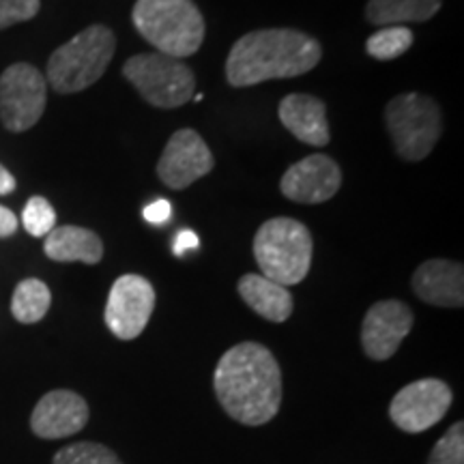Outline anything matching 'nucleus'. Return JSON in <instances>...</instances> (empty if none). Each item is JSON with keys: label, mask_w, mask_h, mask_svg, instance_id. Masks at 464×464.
Here are the masks:
<instances>
[{"label": "nucleus", "mask_w": 464, "mask_h": 464, "mask_svg": "<svg viewBox=\"0 0 464 464\" xmlns=\"http://www.w3.org/2000/svg\"><path fill=\"white\" fill-rule=\"evenodd\" d=\"M15 230H17L15 213L7 207H0V239L15 235Z\"/></svg>", "instance_id": "28"}, {"label": "nucleus", "mask_w": 464, "mask_h": 464, "mask_svg": "<svg viewBox=\"0 0 464 464\" xmlns=\"http://www.w3.org/2000/svg\"><path fill=\"white\" fill-rule=\"evenodd\" d=\"M323 50L310 34L293 28H265L247 33L232 45L226 78L232 86H254L266 80L297 78L321 63Z\"/></svg>", "instance_id": "2"}, {"label": "nucleus", "mask_w": 464, "mask_h": 464, "mask_svg": "<svg viewBox=\"0 0 464 464\" xmlns=\"http://www.w3.org/2000/svg\"><path fill=\"white\" fill-rule=\"evenodd\" d=\"M48 82L37 67L15 63L0 75V121L5 130L20 133L31 130L44 116Z\"/></svg>", "instance_id": "8"}, {"label": "nucleus", "mask_w": 464, "mask_h": 464, "mask_svg": "<svg viewBox=\"0 0 464 464\" xmlns=\"http://www.w3.org/2000/svg\"><path fill=\"white\" fill-rule=\"evenodd\" d=\"M131 17L138 33L160 54L185 58L205 42V20L194 0H138Z\"/></svg>", "instance_id": "3"}, {"label": "nucleus", "mask_w": 464, "mask_h": 464, "mask_svg": "<svg viewBox=\"0 0 464 464\" xmlns=\"http://www.w3.org/2000/svg\"><path fill=\"white\" fill-rule=\"evenodd\" d=\"M413 45V33L406 26H385L365 42V52L376 61H393Z\"/></svg>", "instance_id": "21"}, {"label": "nucleus", "mask_w": 464, "mask_h": 464, "mask_svg": "<svg viewBox=\"0 0 464 464\" xmlns=\"http://www.w3.org/2000/svg\"><path fill=\"white\" fill-rule=\"evenodd\" d=\"M211 150L194 130H179L168 140L158 161V174L166 188L181 191L213 170Z\"/></svg>", "instance_id": "11"}, {"label": "nucleus", "mask_w": 464, "mask_h": 464, "mask_svg": "<svg viewBox=\"0 0 464 464\" xmlns=\"http://www.w3.org/2000/svg\"><path fill=\"white\" fill-rule=\"evenodd\" d=\"M54 464H123L121 458L114 454L112 450L102 443H91V440H82V443H73L56 451Z\"/></svg>", "instance_id": "22"}, {"label": "nucleus", "mask_w": 464, "mask_h": 464, "mask_svg": "<svg viewBox=\"0 0 464 464\" xmlns=\"http://www.w3.org/2000/svg\"><path fill=\"white\" fill-rule=\"evenodd\" d=\"M22 226L31 237H48L56 228V211L42 196H33L22 211Z\"/></svg>", "instance_id": "23"}, {"label": "nucleus", "mask_w": 464, "mask_h": 464, "mask_svg": "<svg viewBox=\"0 0 464 464\" xmlns=\"http://www.w3.org/2000/svg\"><path fill=\"white\" fill-rule=\"evenodd\" d=\"M196 247H200V239L191 230L179 232L177 239H174V246H172L177 256H181V254L188 252V249H196Z\"/></svg>", "instance_id": "27"}, {"label": "nucleus", "mask_w": 464, "mask_h": 464, "mask_svg": "<svg viewBox=\"0 0 464 464\" xmlns=\"http://www.w3.org/2000/svg\"><path fill=\"white\" fill-rule=\"evenodd\" d=\"M277 114H280L282 125L297 140L310 144V147H324L329 138H332L327 108H324V103L318 97L293 92V95L284 97Z\"/></svg>", "instance_id": "16"}, {"label": "nucleus", "mask_w": 464, "mask_h": 464, "mask_svg": "<svg viewBox=\"0 0 464 464\" xmlns=\"http://www.w3.org/2000/svg\"><path fill=\"white\" fill-rule=\"evenodd\" d=\"M52 304V293L42 280L37 277H28L22 280L14 290L11 297V314L17 323L33 324L39 323L48 314Z\"/></svg>", "instance_id": "20"}, {"label": "nucleus", "mask_w": 464, "mask_h": 464, "mask_svg": "<svg viewBox=\"0 0 464 464\" xmlns=\"http://www.w3.org/2000/svg\"><path fill=\"white\" fill-rule=\"evenodd\" d=\"M415 316L402 301H379L365 312L362 324V346L374 362H387L396 355L406 335L413 329Z\"/></svg>", "instance_id": "12"}, {"label": "nucleus", "mask_w": 464, "mask_h": 464, "mask_svg": "<svg viewBox=\"0 0 464 464\" xmlns=\"http://www.w3.org/2000/svg\"><path fill=\"white\" fill-rule=\"evenodd\" d=\"M440 0H370L365 17L376 26H404L437 15Z\"/></svg>", "instance_id": "19"}, {"label": "nucleus", "mask_w": 464, "mask_h": 464, "mask_svg": "<svg viewBox=\"0 0 464 464\" xmlns=\"http://www.w3.org/2000/svg\"><path fill=\"white\" fill-rule=\"evenodd\" d=\"M125 78L155 108H179L194 97L196 75L181 58L160 52L136 54L125 63Z\"/></svg>", "instance_id": "7"}, {"label": "nucleus", "mask_w": 464, "mask_h": 464, "mask_svg": "<svg viewBox=\"0 0 464 464\" xmlns=\"http://www.w3.org/2000/svg\"><path fill=\"white\" fill-rule=\"evenodd\" d=\"M170 216H172V205L168 200H155L153 205L144 208V219L153 226L166 224L168 219H170Z\"/></svg>", "instance_id": "26"}, {"label": "nucleus", "mask_w": 464, "mask_h": 464, "mask_svg": "<svg viewBox=\"0 0 464 464\" xmlns=\"http://www.w3.org/2000/svg\"><path fill=\"white\" fill-rule=\"evenodd\" d=\"M239 295L258 316L271 323H284L293 314V295L286 286L258 274H247L239 280Z\"/></svg>", "instance_id": "18"}, {"label": "nucleus", "mask_w": 464, "mask_h": 464, "mask_svg": "<svg viewBox=\"0 0 464 464\" xmlns=\"http://www.w3.org/2000/svg\"><path fill=\"white\" fill-rule=\"evenodd\" d=\"M413 290L423 304L437 307L464 305V271L451 260H428L413 274Z\"/></svg>", "instance_id": "15"}, {"label": "nucleus", "mask_w": 464, "mask_h": 464, "mask_svg": "<svg viewBox=\"0 0 464 464\" xmlns=\"http://www.w3.org/2000/svg\"><path fill=\"white\" fill-rule=\"evenodd\" d=\"M39 7L42 0H0V31L33 20L39 14Z\"/></svg>", "instance_id": "25"}, {"label": "nucleus", "mask_w": 464, "mask_h": 464, "mask_svg": "<svg viewBox=\"0 0 464 464\" xmlns=\"http://www.w3.org/2000/svg\"><path fill=\"white\" fill-rule=\"evenodd\" d=\"M312 241L310 230L293 218H274L260 226L254 237V258L265 277L282 286H295L310 274Z\"/></svg>", "instance_id": "4"}, {"label": "nucleus", "mask_w": 464, "mask_h": 464, "mask_svg": "<svg viewBox=\"0 0 464 464\" xmlns=\"http://www.w3.org/2000/svg\"><path fill=\"white\" fill-rule=\"evenodd\" d=\"M89 404L69 390L48 392L31 415V430L39 439H65L78 434L89 421Z\"/></svg>", "instance_id": "14"}, {"label": "nucleus", "mask_w": 464, "mask_h": 464, "mask_svg": "<svg viewBox=\"0 0 464 464\" xmlns=\"http://www.w3.org/2000/svg\"><path fill=\"white\" fill-rule=\"evenodd\" d=\"M385 121L393 147L406 161L426 160L443 130L437 102L421 92L393 97L385 108Z\"/></svg>", "instance_id": "6"}, {"label": "nucleus", "mask_w": 464, "mask_h": 464, "mask_svg": "<svg viewBox=\"0 0 464 464\" xmlns=\"http://www.w3.org/2000/svg\"><path fill=\"white\" fill-rule=\"evenodd\" d=\"M15 189V179L7 168L0 166V196H7Z\"/></svg>", "instance_id": "29"}, {"label": "nucleus", "mask_w": 464, "mask_h": 464, "mask_svg": "<svg viewBox=\"0 0 464 464\" xmlns=\"http://www.w3.org/2000/svg\"><path fill=\"white\" fill-rule=\"evenodd\" d=\"M114 33L103 24H92L61 45L48 61V80L61 95L89 89L106 73L114 56Z\"/></svg>", "instance_id": "5"}, {"label": "nucleus", "mask_w": 464, "mask_h": 464, "mask_svg": "<svg viewBox=\"0 0 464 464\" xmlns=\"http://www.w3.org/2000/svg\"><path fill=\"white\" fill-rule=\"evenodd\" d=\"M44 252L56 263L97 265L103 258V243L95 232L80 226H58L45 237Z\"/></svg>", "instance_id": "17"}, {"label": "nucleus", "mask_w": 464, "mask_h": 464, "mask_svg": "<svg viewBox=\"0 0 464 464\" xmlns=\"http://www.w3.org/2000/svg\"><path fill=\"white\" fill-rule=\"evenodd\" d=\"M155 290L147 277L127 274L112 284L106 304V324L119 340H136L150 321Z\"/></svg>", "instance_id": "10"}, {"label": "nucleus", "mask_w": 464, "mask_h": 464, "mask_svg": "<svg viewBox=\"0 0 464 464\" xmlns=\"http://www.w3.org/2000/svg\"><path fill=\"white\" fill-rule=\"evenodd\" d=\"M428 464H464V423L456 421L434 445Z\"/></svg>", "instance_id": "24"}, {"label": "nucleus", "mask_w": 464, "mask_h": 464, "mask_svg": "<svg viewBox=\"0 0 464 464\" xmlns=\"http://www.w3.org/2000/svg\"><path fill=\"white\" fill-rule=\"evenodd\" d=\"M342 185L340 166L327 155L316 153L297 161L284 172L280 189L288 200L301 205H321L332 200Z\"/></svg>", "instance_id": "13"}, {"label": "nucleus", "mask_w": 464, "mask_h": 464, "mask_svg": "<svg viewBox=\"0 0 464 464\" xmlns=\"http://www.w3.org/2000/svg\"><path fill=\"white\" fill-rule=\"evenodd\" d=\"M213 390L226 415L243 426L269 423L282 406V370L258 342H241L224 353L213 372Z\"/></svg>", "instance_id": "1"}, {"label": "nucleus", "mask_w": 464, "mask_h": 464, "mask_svg": "<svg viewBox=\"0 0 464 464\" xmlns=\"http://www.w3.org/2000/svg\"><path fill=\"white\" fill-rule=\"evenodd\" d=\"M454 402L451 387L440 379H421L411 382L393 396L390 420L406 434L430 430L448 415Z\"/></svg>", "instance_id": "9"}]
</instances>
